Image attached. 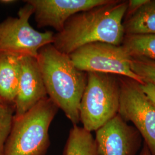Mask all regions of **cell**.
Instances as JSON below:
<instances>
[{
    "mask_svg": "<svg viewBox=\"0 0 155 155\" xmlns=\"http://www.w3.org/2000/svg\"><path fill=\"white\" fill-rule=\"evenodd\" d=\"M127 4L128 1L111 0L75 14L67 21L61 31L55 33L52 45L67 55L93 43L120 45L125 37L122 20Z\"/></svg>",
    "mask_w": 155,
    "mask_h": 155,
    "instance_id": "6da1fadb",
    "label": "cell"
},
{
    "mask_svg": "<svg viewBox=\"0 0 155 155\" xmlns=\"http://www.w3.org/2000/svg\"><path fill=\"white\" fill-rule=\"evenodd\" d=\"M36 59L48 97L74 125H77L87 73L77 68L69 55L60 52L52 44L40 48Z\"/></svg>",
    "mask_w": 155,
    "mask_h": 155,
    "instance_id": "7a4b0ae2",
    "label": "cell"
},
{
    "mask_svg": "<svg viewBox=\"0 0 155 155\" xmlns=\"http://www.w3.org/2000/svg\"><path fill=\"white\" fill-rule=\"evenodd\" d=\"M59 110L48 97L25 114L13 118L4 155H45L50 146L49 128Z\"/></svg>",
    "mask_w": 155,
    "mask_h": 155,
    "instance_id": "3957f363",
    "label": "cell"
},
{
    "mask_svg": "<svg viewBox=\"0 0 155 155\" xmlns=\"http://www.w3.org/2000/svg\"><path fill=\"white\" fill-rule=\"evenodd\" d=\"M79 107L80 122L86 130L96 131L118 114L120 81L114 75L89 72Z\"/></svg>",
    "mask_w": 155,
    "mask_h": 155,
    "instance_id": "277c9868",
    "label": "cell"
},
{
    "mask_svg": "<svg viewBox=\"0 0 155 155\" xmlns=\"http://www.w3.org/2000/svg\"><path fill=\"white\" fill-rule=\"evenodd\" d=\"M25 3L18 12V17H8L0 22V52L18 58H37L39 50L53 44L55 33L47 31L40 32L35 29L29 20L33 8Z\"/></svg>",
    "mask_w": 155,
    "mask_h": 155,
    "instance_id": "5b68a950",
    "label": "cell"
},
{
    "mask_svg": "<svg viewBox=\"0 0 155 155\" xmlns=\"http://www.w3.org/2000/svg\"><path fill=\"white\" fill-rule=\"evenodd\" d=\"M70 55L74 64L84 72H97L124 76L140 84L144 80L130 67V56L122 45L105 43L85 45Z\"/></svg>",
    "mask_w": 155,
    "mask_h": 155,
    "instance_id": "8992f818",
    "label": "cell"
},
{
    "mask_svg": "<svg viewBox=\"0 0 155 155\" xmlns=\"http://www.w3.org/2000/svg\"><path fill=\"white\" fill-rule=\"evenodd\" d=\"M118 114L126 122L133 123L151 155H155V105L138 82L130 79L120 81Z\"/></svg>",
    "mask_w": 155,
    "mask_h": 155,
    "instance_id": "52a82bcc",
    "label": "cell"
},
{
    "mask_svg": "<svg viewBox=\"0 0 155 155\" xmlns=\"http://www.w3.org/2000/svg\"><path fill=\"white\" fill-rule=\"evenodd\" d=\"M95 132L98 155H136L141 146L140 134L119 114Z\"/></svg>",
    "mask_w": 155,
    "mask_h": 155,
    "instance_id": "ba28073f",
    "label": "cell"
},
{
    "mask_svg": "<svg viewBox=\"0 0 155 155\" xmlns=\"http://www.w3.org/2000/svg\"><path fill=\"white\" fill-rule=\"evenodd\" d=\"M111 0H26L33 7L38 28L52 27L58 32L67 21L79 12L106 4Z\"/></svg>",
    "mask_w": 155,
    "mask_h": 155,
    "instance_id": "9c48e42d",
    "label": "cell"
},
{
    "mask_svg": "<svg viewBox=\"0 0 155 155\" xmlns=\"http://www.w3.org/2000/svg\"><path fill=\"white\" fill-rule=\"evenodd\" d=\"M20 67L15 117L22 116L48 97L37 59L31 56L20 58Z\"/></svg>",
    "mask_w": 155,
    "mask_h": 155,
    "instance_id": "30bf717a",
    "label": "cell"
},
{
    "mask_svg": "<svg viewBox=\"0 0 155 155\" xmlns=\"http://www.w3.org/2000/svg\"><path fill=\"white\" fill-rule=\"evenodd\" d=\"M20 68V58L0 52V101L15 106Z\"/></svg>",
    "mask_w": 155,
    "mask_h": 155,
    "instance_id": "8fae6325",
    "label": "cell"
},
{
    "mask_svg": "<svg viewBox=\"0 0 155 155\" xmlns=\"http://www.w3.org/2000/svg\"><path fill=\"white\" fill-rule=\"evenodd\" d=\"M126 35L155 34V0H149L123 22Z\"/></svg>",
    "mask_w": 155,
    "mask_h": 155,
    "instance_id": "7c38bea8",
    "label": "cell"
},
{
    "mask_svg": "<svg viewBox=\"0 0 155 155\" xmlns=\"http://www.w3.org/2000/svg\"><path fill=\"white\" fill-rule=\"evenodd\" d=\"M64 155H98L92 134L83 127L74 125L67 140Z\"/></svg>",
    "mask_w": 155,
    "mask_h": 155,
    "instance_id": "4fadbf2b",
    "label": "cell"
},
{
    "mask_svg": "<svg viewBox=\"0 0 155 155\" xmlns=\"http://www.w3.org/2000/svg\"><path fill=\"white\" fill-rule=\"evenodd\" d=\"M122 44L130 57L155 61V34L126 35Z\"/></svg>",
    "mask_w": 155,
    "mask_h": 155,
    "instance_id": "5bb4252c",
    "label": "cell"
},
{
    "mask_svg": "<svg viewBox=\"0 0 155 155\" xmlns=\"http://www.w3.org/2000/svg\"><path fill=\"white\" fill-rule=\"evenodd\" d=\"M15 106L0 101V155H4L6 140L11 130Z\"/></svg>",
    "mask_w": 155,
    "mask_h": 155,
    "instance_id": "9a60e30c",
    "label": "cell"
},
{
    "mask_svg": "<svg viewBox=\"0 0 155 155\" xmlns=\"http://www.w3.org/2000/svg\"><path fill=\"white\" fill-rule=\"evenodd\" d=\"M130 67L133 72L144 82L155 85V61L142 58L130 57Z\"/></svg>",
    "mask_w": 155,
    "mask_h": 155,
    "instance_id": "2e32d148",
    "label": "cell"
},
{
    "mask_svg": "<svg viewBox=\"0 0 155 155\" xmlns=\"http://www.w3.org/2000/svg\"><path fill=\"white\" fill-rule=\"evenodd\" d=\"M149 0H130L128 1L127 10L126 12V16H131L134 13L148 2Z\"/></svg>",
    "mask_w": 155,
    "mask_h": 155,
    "instance_id": "e0dca14e",
    "label": "cell"
},
{
    "mask_svg": "<svg viewBox=\"0 0 155 155\" xmlns=\"http://www.w3.org/2000/svg\"><path fill=\"white\" fill-rule=\"evenodd\" d=\"M140 86L146 95L155 105V85L150 82H145Z\"/></svg>",
    "mask_w": 155,
    "mask_h": 155,
    "instance_id": "ac0fdd59",
    "label": "cell"
},
{
    "mask_svg": "<svg viewBox=\"0 0 155 155\" xmlns=\"http://www.w3.org/2000/svg\"><path fill=\"white\" fill-rule=\"evenodd\" d=\"M139 155H152L150 152V150L148 149V148L147 147V146L144 143V145L143 147V148L141 150V152H140Z\"/></svg>",
    "mask_w": 155,
    "mask_h": 155,
    "instance_id": "d6986e66",
    "label": "cell"
},
{
    "mask_svg": "<svg viewBox=\"0 0 155 155\" xmlns=\"http://www.w3.org/2000/svg\"><path fill=\"white\" fill-rule=\"evenodd\" d=\"M17 2L16 1L13 0H1L0 1V3L2 4H11Z\"/></svg>",
    "mask_w": 155,
    "mask_h": 155,
    "instance_id": "ffe728a7",
    "label": "cell"
}]
</instances>
